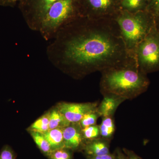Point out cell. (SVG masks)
<instances>
[{
	"label": "cell",
	"instance_id": "6da1fadb",
	"mask_svg": "<svg viewBox=\"0 0 159 159\" xmlns=\"http://www.w3.org/2000/svg\"><path fill=\"white\" fill-rule=\"evenodd\" d=\"M46 54L55 66L77 77L102 72L134 58L113 18L77 17L51 40Z\"/></svg>",
	"mask_w": 159,
	"mask_h": 159
},
{
	"label": "cell",
	"instance_id": "7a4b0ae2",
	"mask_svg": "<svg viewBox=\"0 0 159 159\" xmlns=\"http://www.w3.org/2000/svg\"><path fill=\"white\" fill-rule=\"evenodd\" d=\"M100 86L102 93L133 99L147 90L150 81L137 66L134 58L101 72Z\"/></svg>",
	"mask_w": 159,
	"mask_h": 159
},
{
	"label": "cell",
	"instance_id": "3957f363",
	"mask_svg": "<svg viewBox=\"0 0 159 159\" xmlns=\"http://www.w3.org/2000/svg\"><path fill=\"white\" fill-rule=\"evenodd\" d=\"M129 53L134 57L137 46L157 25L148 11L130 13L120 10L113 17Z\"/></svg>",
	"mask_w": 159,
	"mask_h": 159
},
{
	"label": "cell",
	"instance_id": "277c9868",
	"mask_svg": "<svg viewBox=\"0 0 159 159\" xmlns=\"http://www.w3.org/2000/svg\"><path fill=\"white\" fill-rule=\"evenodd\" d=\"M80 16L75 0H57L49 8L39 32L51 40L62 28Z\"/></svg>",
	"mask_w": 159,
	"mask_h": 159
},
{
	"label": "cell",
	"instance_id": "5b68a950",
	"mask_svg": "<svg viewBox=\"0 0 159 159\" xmlns=\"http://www.w3.org/2000/svg\"><path fill=\"white\" fill-rule=\"evenodd\" d=\"M134 57L145 74L159 71V31L157 25L137 46Z\"/></svg>",
	"mask_w": 159,
	"mask_h": 159
},
{
	"label": "cell",
	"instance_id": "8992f818",
	"mask_svg": "<svg viewBox=\"0 0 159 159\" xmlns=\"http://www.w3.org/2000/svg\"><path fill=\"white\" fill-rule=\"evenodd\" d=\"M80 16L93 19L113 18L120 11V0H75Z\"/></svg>",
	"mask_w": 159,
	"mask_h": 159
},
{
	"label": "cell",
	"instance_id": "52a82bcc",
	"mask_svg": "<svg viewBox=\"0 0 159 159\" xmlns=\"http://www.w3.org/2000/svg\"><path fill=\"white\" fill-rule=\"evenodd\" d=\"M57 0H20L18 7L29 29L39 31L49 8Z\"/></svg>",
	"mask_w": 159,
	"mask_h": 159
},
{
	"label": "cell",
	"instance_id": "ba28073f",
	"mask_svg": "<svg viewBox=\"0 0 159 159\" xmlns=\"http://www.w3.org/2000/svg\"><path fill=\"white\" fill-rule=\"evenodd\" d=\"M56 107L71 123H79L86 114L97 110V102H61L58 103Z\"/></svg>",
	"mask_w": 159,
	"mask_h": 159
},
{
	"label": "cell",
	"instance_id": "9c48e42d",
	"mask_svg": "<svg viewBox=\"0 0 159 159\" xmlns=\"http://www.w3.org/2000/svg\"><path fill=\"white\" fill-rule=\"evenodd\" d=\"M82 129L79 123H71L63 128L65 148L72 151L84 148L86 141L84 138Z\"/></svg>",
	"mask_w": 159,
	"mask_h": 159
},
{
	"label": "cell",
	"instance_id": "30bf717a",
	"mask_svg": "<svg viewBox=\"0 0 159 159\" xmlns=\"http://www.w3.org/2000/svg\"><path fill=\"white\" fill-rule=\"evenodd\" d=\"M104 98L97 107L100 117H113L119 105L125 98L111 94H105Z\"/></svg>",
	"mask_w": 159,
	"mask_h": 159
},
{
	"label": "cell",
	"instance_id": "8fae6325",
	"mask_svg": "<svg viewBox=\"0 0 159 159\" xmlns=\"http://www.w3.org/2000/svg\"><path fill=\"white\" fill-rule=\"evenodd\" d=\"M109 140L99 138L86 142L83 148L89 156H97L110 153Z\"/></svg>",
	"mask_w": 159,
	"mask_h": 159
},
{
	"label": "cell",
	"instance_id": "7c38bea8",
	"mask_svg": "<svg viewBox=\"0 0 159 159\" xmlns=\"http://www.w3.org/2000/svg\"><path fill=\"white\" fill-rule=\"evenodd\" d=\"M43 134L51 145L52 151L65 148L63 128L49 129Z\"/></svg>",
	"mask_w": 159,
	"mask_h": 159
},
{
	"label": "cell",
	"instance_id": "4fadbf2b",
	"mask_svg": "<svg viewBox=\"0 0 159 159\" xmlns=\"http://www.w3.org/2000/svg\"><path fill=\"white\" fill-rule=\"evenodd\" d=\"M49 128H64L71 124L57 107L49 111Z\"/></svg>",
	"mask_w": 159,
	"mask_h": 159
},
{
	"label": "cell",
	"instance_id": "5bb4252c",
	"mask_svg": "<svg viewBox=\"0 0 159 159\" xmlns=\"http://www.w3.org/2000/svg\"><path fill=\"white\" fill-rule=\"evenodd\" d=\"M148 2V0H120V10L130 13L146 11Z\"/></svg>",
	"mask_w": 159,
	"mask_h": 159
},
{
	"label": "cell",
	"instance_id": "9a60e30c",
	"mask_svg": "<svg viewBox=\"0 0 159 159\" xmlns=\"http://www.w3.org/2000/svg\"><path fill=\"white\" fill-rule=\"evenodd\" d=\"M99 127L101 138L109 140L113 136L115 131L113 117H102V122Z\"/></svg>",
	"mask_w": 159,
	"mask_h": 159
},
{
	"label": "cell",
	"instance_id": "2e32d148",
	"mask_svg": "<svg viewBox=\"0 0 159 159\" xmlns=\"http://www.w3.org/2000/svg\"><path fill=\"white\" fill-rule=\"evenodd\" d=\"M30 134L38 147L46 156L49 157L52 153L51 145L43 134L37 132L30 131Z\"/></svg>",
	"mask_w": 159,
	"mask_h": 159
},
{
	"label": "cell",
	"instance_id": "e0dca14e",
	"mask_svg": "<svg viewBox=\"0 0 159 159\" xmlns=\"http://www.w3.org/2000/svg\"><path fill=\"white\" fill-rule=\"evenodd\" d=\"M50 129L49 112L46 113L39 117L28 128L29 132L34 131L44 134Z\"/></svg>",
	"mask_w": 159,
	"mask_h": 159
},
{
	"label": "cell",
	"instance_id": "ac0fdd59",
	"mask_svg": "<svg viewBox=\"0 0 159 159\" xmlns=\"http://www.w3.org/2000/svg\"><path fill=\"white\" fill-rule=\"evenodd\" d=\"M99 117H100V115L98 113L97 110L91 111L84 116L79 122L81 128H84L91 125H96L97 119Z\"/></svg>",
	"mask_w": 159,
	"mask_h": 159
},
{
	"label": "cell",
	"instance_id": "d6986e66",
	"mask_svg": "<svg viewBox=\"0 0 159 159\" xmlns=\"http://www.w3.org/2000/svg\"><path fill=\"white\" fill-rule=\"evenodd\" d=\"M84 138L86 142L100 138L99 125H94L82 128Z\"/></svg>",
	"mask_w": 159,
	"mask_h": 159
},
{
	"label": "cell",
	"instance_id": "ffe728a7",
	"mask_svg": "<svg viewBox=\"0 0 159 159\" xmlns=\"http://www.w3.org/2000/svg\"><path fill=\"white\" fill-rule=\"evenodd\" d=\"M146 11L153 16L157 25L159 24V0H148Z\"/></svg>",
	"mask_w": 159,
	"mask_h": 159
},
{
	"label": "cell",
	"instance_id": "44dd1931",
	"mask_svg": "<svg viewBox=\"0 0 159 159\" xmlns=\"http://www.w3.org/2000/svg\"><path fill=\"white\" fill-rule=\"evenodd\" d=\"M71 151L66 148L57 149L52 152L48 157L50 159H72Z\"/></svg>",
	"mask_w": 159,
	"mask_h": 159
},
{
	"label": "cell",
	"instance_id": "7402d4cb",
	"mask_svg": "<svg viewBox=\"0 0 159 159\" xmlns=\"http://www.w3.org/2000/svg\"><path fill=\"white\" fill-rule=\"evenodd\" d=\"M0 159H16V156L11 147L6 145L0 152Z\"/></svg>",
	"mask_w": 159,
	"mask_h": 159
},
{
	"label": "cell",
	"instance_id": "603a6c76",
	"mask_svg": "<svg viewBox=\"0 0 159 159\" xmlns=\"http://www.w3.org/2000/svg\"><path fill=\"white\" fill-rule=\"evenodd\" d=\"M20 0H0V6L5 7H14Z\"/></svg>",
	"mask_w": 159,
	"mask_h": 159
},
{
	"label": "cell",
	"instance_id": "cb8c5ba5",
	"mask_svg": "<svg viewBox=\"0 0 159 159\" xmlns=\"http://www.w3.org/2000/svg\"><path fill=\"white\" fill-rule=\"evenodd\" d=\"M88 159H116V155L109 153L97 156H89Z\"/></svg>",
	"mask_w": 159,
	"mask_h": 159
},
{
	"label": "cell",
	"instance_id": "d4e9b609",
	"mask_svg": "<svg viewBox=\"0 0 159 159\" xmlns=\"http://www.w3.org/2000/svg\"><path fill=\"white\" fill-rule=\"evenodd\" d=\"M128 158L127 159H142L133 152H128Z\"/></svg>",
	"mask_w": 159,
	"mask_h": 159
},
{
	"label": "cell",
	"instance_id": "484cf974",
	"mask_svg": "<svg viewBox=\"0 0 159 159\" xmlns=\"http://www.w3.org/2000/svg\"><path fill=\"white\" fill-rule=\"evenodd\" d=\"M116 159H127L120 151H118L116 155Z\"/></svg>",
	"mask_w": 159,
	"mask_h": 159
},
{
	"label": "cell",
	"instance_id": "4316f807",
	"mask_svg": "<svg viewBox=\"0 0 159 159\" xmlns=\"http://www.w3.org/2000/svg\"><path fill=\"white\" fill-rule=\"evenodd\" d=\"M157 28L158 30V31H159V25H157Z\"/></svg>",
	"mask_w": 159,
	"mask_h": 159
}]
</instances>
